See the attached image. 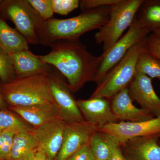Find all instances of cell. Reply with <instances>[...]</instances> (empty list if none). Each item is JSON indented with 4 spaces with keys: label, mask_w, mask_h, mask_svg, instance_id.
Here are the masks:
<instances>
[{
    "label": "cell",
    "mask_w": 160,
    "mask_h": 160,
    "mask_svg": "<svg viewBox=\"0 0 160 160\" xmlns=\"http://www.w3.org/2000/svg\"><path fill=\"white\" fill-rule=\"evenodd\" d=\"M51 50L38 55L45 64L55 68L68 82L73 92L78 91L90 81H94L101 58L90 53L79 41L62 40L52 43Z\"/></svg>",
    "instance_id": "obj_1"
},
{
    "label": "cell",
    "mask_w": 160,
    "mask_h": 160,
    "mask_svg": "<svg viewBox=\"0 0 160 160\" xmlns=\"http://www.w3.org/2000/svg\"><path fill=\"white\" fill-rule=\"evenodd\" d=\"M110 7L82 11L78 15L67 19L52 18L43 21L38 32L40 45L50 46L62 40L76 41L91 30L99 29L109 18Z\"/></svg>",
    "instance_id": "obj_2"
},
{
    "label": "cell",
    "mask_w": 160,
    "mask_h": 160,
    "mask_svg": "<svg viewBox=\"0 0 160 160\" xmlns=\"http://www.w3.org/2000/svg\"><path fill=\"white\" fill-rule=\"evenodd\" d=\"M48 72L17 78L10 82L2 84V93L6 102L10 106L18 107L56 103Z\"/></svg>",
    "instance_id": "obj_3"
},
{
    "label": "cell",
    "mask_w": 160,
    "mask_h": 160,
    "mask_svg": "<svg viewBox=\"0 0 160 160\" xmlns=\"http://www.w3.org/2000/svg\"><path fill=\"white\" fill-rule=\"evenodd\" d=\"M143 0H119L110 7L107 22L96 33L97 44L102 45L103 52L108 50L122 37L134 21Z\"/></svg>",
    "instance_id": "obj_4"
},
{
    "label": "cell",
    "mask_w": 160,
    "mask_h": 160,
    "mask_svg": "<svg viewBox=\"0 0 160 160\" xmlns=\"http://www.w3.org/2000/svg\"><path fill=\"white\" fill-rule=\"evenodd\" d=\"M143 40L132 48L97 84L91 98H104L110 100L121 90L128 88L136 73L138 58L144 52Z\"/></svg>",
    "instance_id": "obj_5"
},
{
    "label": "cell",
    "mask_w": 160,
    "mask_h": 160,
    "mask_svg": "<svg viewBox=\"0 0 160 160\" xmlns=\"http://www.w3.org/2000/svg\"><path fill=\"white\" fill-rule=\"evenodd\" d=\"M0 15L10 20L29 44L40 45L38 32L43 20L28 0H6L0 5Z\"/></svg>",
    "instance_id": "obj_6"
},
{
    "label": "cell",
    "mask_w": 160,
    "mask_h": 160,
    "mask_svg": "<svg viewBox=\"0 0 160 160\" xmlns=\"http://www.w3.org/2000/svg\"><path fill=\"white\" fill-rule=\"evenodd\" d=\"M149 33L150 32L148 30L140 27L134 20L127 32L111 48L103 52L100 56L99 67L93 82L98 84L132 48L142 41Z\"/></svg>",
    "instance_id": "obj_7"
},
{
    "label": "cell",
    "mask_w": 160,
    "mask_h": 160,
    "mask_svg": "<svg viewBox=\"0 0 160 160\" xmlns=\"http://www.w3.org/2000/svg\"><path fill=\"white\" fill-rule=\"evenodd\" d=\"M52 97L59 110L61 117L66 123L85 121L78 106L77 101L72 94L69 85L55 68L51 66L48 72Z\"/></svg>",
    "instance_id": "obj_8"
},
{
    "label": "cell",
    "mask_w": 160,
    "mask_h": 160,
    "mask_svg": "<svg viewBox=\"0 0 160 160\" xmlns=\"http://www.w3.org/2000/svg\"><path fill=\"white\" fill-rule=\"evenodd\" d=\"M98 130L113 135L119 142L120 145L135 138H160V117L142 122L110 123L99 128Z\"/></svg>",
    "instance_id": "obj_9"
},
{
    "label": "cell",
    "mask_w": 160,
    "mask_h": 160,
    "mask_svg": "<svg viewBox=\"0 0 160 160\" xmlns=\"http://www.w3.org/2000/svg\"><path fill=\"white\" fill-rule=\"evenodd\" d=\"M98 127L85 121L66 123L62 144L54 160H68L78 150L88 145Z\"/></svg>",
    "instance_id": "obj_10"
},
{
    "label": "cell",
    "mask_w": 160,
    "mask_h": 160,
    "mask_svg": "<svg viewBox=\"0 0 160 160\" xmlns=\"http://www.w3.org/2000/svg\"><path fill=\"white\" fill-rule=\"evenodd\" d=\"M66 122L61 118L38 127L31 128L38 142V147L49 160H54L62 144Z\"/></svg>",
    "instance_id": "obj_11"
},
{
    "label": "cell",
    "mask_w": 160,
    "mask_h": 160,
    "mask_svg": "<svg viewBox=\"0 0 160 160\" xmlns=\"http://www.w3.org/2000/svg\"><path fill=\"white\" fill-rule=\"evenodd\" d=\"M130 97L154 117H160V98L155 91L152 79L137 72L134 78L128 86Z\"/></svg>",
    "instance_id": "obj_12"
},
{
    "label": "cell",
    "mask_w": 160,
    "mask_h": 160,
    "mask_svg": "<svg viewBox=\"0 0 160 160\" xmlns=\"http://www.w3.org/2000/svg\"><path fill=\"white\" fill-rule=\"evenodd\" d=\"M78 106L84 119L99 128L118 122L111 107L110 100L102 97H90L77 101Z\"/></svg>",
    "instance_id": "obj_13"
},
{
    "label": "cell",
    "mask_w": 160,
    "mask_h": 160,
    "mask_svg": "<svg viewBox=\"0 0 160 160\" xmlns=\"http://www.w3.org/2000/svg\"><path fill=\"white\" fill-rule=\"evenodd\" d=\"M110 101L112 110L118 122H142L155 118L149 112L135 106L128 88L118 92Z\"/></svg>",
    "instance_id": "obj_14"
},
{
    "label": "cell",
    "mask_w": 160,
    "mask_h": 160,
    "mask_svg": "<svg viewBox=\"0 0 160 160\" xmlns=\"http://www.w3.org/2000/svg\"><path fill=\"white\" fill-rule=\"evenodd\" d=\"M159 138L155 137L135 138L122 144L120 148L127 160H160Z\"/></svg>",
    "instance_id": "obj_15"
},
{
    "label": "cell",
    "mask_w": 160,
    "mask_h": 160,
    "mask_svg": "<svg viewBox=\"0 0 160 160\" xmlns=\"http://www.w3.org/2000/svg\"><path fill=\"white\" fill-rule=\"evenodd\" d=\"M17 78L26 77L48 72L51 66L43 63L29 49L8 53Z\"/></svg>",
    "instance_id": "obj_16"
},
{
    "label": "cell",
    "mask_w": 160,
    "mask_h": 160,
    "mask_svg": "<svg viewBox=\"0 0 160 160\" xmlns=\"http://www.w3.org/2000/svg\"><path fill=\"white\" fill-rule=\"evenodd\" d=\"M10 109L33 127H38L52 120L61 118L56 103L23 107L10 106Z\"/></svg>",
    "instance_id": "obj_17"
},
{
    "label": "cell",
    "mask_w": 160,
    "mask_h": 160,
    "mask_svg": "<svg viewBox=\"0 0 160 160\" xmlns=\"http://www.w3.org/2000/svg\"><path fill=\"white\" fill-rule=\"evenodd\" d=\"M120 145L113 135L99 130L92 137L89 143L95 160H111Z\"/></svg>",
    "instance_id": "obj_18"
},
{
    "label": "cell",
    "mask_w": 160,
    "mask_h": 160,
    "mask_svg": "<svg viewBox=\"0 0 160 160\" xmlns=\"http://www.w3.org/2000/svg\"><path fill=\"white\" fill-rule=\"evenodd\" d=\"M134 21L150 33L160 29V0H143Z\"/></svg>",
    "instance_id": "obj_19"
},
{
    "label": "cell",
    "mask_w": 160,
    "mask_h": 160,
    "mask_svg": "<svg viewBox=\"0 0 160 160\" xmlns=\"http://www.w3.org/2000/svg\"><path fill=\"white\" fill-rule=\"evenodd\" d=\"M29 43L16 29L8 25L0 15V47L9 52L29 49Z\"/></svg>",
    "instance_id": "obj_20"
},
{
    "label": "cell",
    "mask_w": 160,
    "mask_h": 160,
    "mask_svg": "<svg viewBox=\"0 0 160 160\" xmlns=\"http://www.w3.org/2000/svg\"><path fill=\"white\" fill-rule=\"evenodd\" d=\"M38 147V142L31 128L22 130L15 135L8 160H20Z\"/></svg>",
    "instance_id": "obj_21"
},
{
    "label": "cell",
    "mask_w": 160,
    "mask_h": 160,
    "mask_svg": "<svg viewBox=\"0 0 160 160\" xmlns=\"http://www.w3.org/2000/svg\"><path fill=\"white\" fill-rule=\"evenodd\" d=\"M137 72L144 73L151 78L158 79L160 81V60L143 52L140 54L136 66Z\"/></svg>",
    "instance_id": "obj_22"
},
{
    "label": "cell",
    "mask_w": 160,
    "mask_h": 160,
    "mask_svg": "<svg viewBox=\"0 0 160 160\" xmlns=\"http://www.w3.org/2000/svg\"><path fill=\"white\" fill-rule=\"evenodd\" d=\"M25 129H27L12 128L0 132V160L9 159L15 135L17 132Z\"/></svg>",
    "instance_id": "obj_23"
},
{
    "label": "cell",
    "mask_w": 160,
    "mask_h": 160,
    "mask_svg": "<svg viewBox=\"0 0 160 160\" xmlns=\"http://www.w3.org/2000/svg\"><path fill=\"white\" fill-rule=\"evenodd\" d=\"M17 76L8 52L0 47V79L3 84L15 79Z\"/></svg>",
    "instance_id": "obj_24"
},
{
    "label": "cell",
    "mask_w": 160,
    "mask_h": 160,
    "mask_svg": "<svg viewBox=\"0 0 160 160\" xmlns=\"http://www.w3.org/2000/svg\"><path fill=\"white\" fill-rule=\"evenodd\" d=\"M12 128L22 129L30 128L15 115L8 111L0 110V132Z\"/></svg>",
    "instance_id": "obj_25"
},
{
    "label": "cell",
    "mask_w": 160,
    "mask_h": 160,
    "mask_svg": "<svg viewBox=\"0 0 160 160\" xmlns=\"http://www.w3.org/2000/svg\"><path fill=\"white\" fill-rule=\"evenodd\" d=\"M29 4L44 21L52 18V0H28Z\"/></svg>",
    "instance_id": "obj_26"
},
{
    "label": "cell",
    "mask_w": 160,
    "mask_h": 160,
    "mask_svg": "<svg viewBox=\"0 0 160 160\" xmlns=\"http://www.w3.org/2000/svg\"><path fill=\"white\" fill-rule=\"evenodd\" d=\"M144 52L160 60V34L151 32L143 40Z\"/></svg>",
    "instance_id": "obj_27"
},
{
    "label": "cell",
    "mask_w": 160,
    "mask_h": 160,
    "mask_svg": "<svg viewBox=\"0 0 160 160\" xmlns=\"http://www.w3.org/2000/svg\"><path fill=\"white\" fill-rule=\"evenodd\" d=\"M78 0H52L54 13L67 15L79 6Z\"/></svg>",
    "instance_id": "obj_28"
},
{
    "label": "cell",
    "mask_w": 160,
    "mask_h": 160,
    "mask_svg": "<svg viewBox=\"0 0 160 160\" xmlns=\"http://www.w3.org/2000/svg\"><path fill=\"white\" fill-rule=\"evenodd\" d=\"M119 0H82L79 6L82 12L101 7H111Z\"/></svg>",
    "instance_id": "obj_29"
},
{
    "label": "cell",
    "mask_w": 160,
    "mask_h": 160,
    "mask_svg": "<svg viewBox=\"0 0 160 160\" xmlns=\"http://www.w3.org/2000/svg\"><path fill=\"white\" fill-rule=\"evenodd\" d=\"M68 160H95L89 144L72 156Z\"/></svg>",
    "instance_id": "obj_30"
},
{
    "label": "cell",
    "mask_w": 160,
    "mask_h": 160,
    "mask_svg": "<svg viewBox=\"0 0 160 160\" xmlns=\"http://www.w3.org/2000/svg\"><path fill=\"white\" fill-rule=\"evenodd\" d=\"M20 160H49L42 150L36 148Z\"/></svg>",
    "instance_id": "obj_31"
},
{
    "label": "cell",
    "mask_w": 160,
    "mask_h": 160,
    "mask_svg": "<svg viewBox=\"0 0 160 160\" xmlns=\"http://www.w3.org/2000/svg\"><path fill=\"white\" fill-rule=\"evenodd\" d=\"M111 160H127L123 155L120 146L115 151Z\"/></svg>",
    "instance_id": "obj_32"
},
{
    "label": "cell",
    "mask_w": 160,
    "mask_h": 160,
    "mask_svg": "<svg viewBox=\"0 0 160 160\" xmlns=\"http://www.w3.org/2000/svg\"><path fill=\"white\" fill-rule=\"evenodd\" d=\"M6 106V102L3 98L2 91V85L0 84V109H5Z\"/></svg>",
    "instance_id": "obj_33"
},
{
    "label": "cell",
    "mask_w": 160,
    "mask_h": 160,
    "mask_svg": "<svg viewBox=\"0 0 160 160\" xmlns=\"http://www.w3.org/2000/svg\"><path fill=\"white\" fill-rule=\"evenodd\" d=\"M153 32H155V33H158V34H160V29H158V30H156V31H155Z\"/></svg>",
    "instance_id": "obj_34"
},
{
    "label": "cell",
    "mask_w": 160,
    "mask_h": 160,
    "mask_svg": "<svg viewBox=\"0 0 160 160\" xmlns=\"http://www.w3.org/2000/svg\"><path fill=\"white\" fill-rule=\"evenodd\" d=\"M2 2V1H1V0H0V5H1V3Z\"/></svg>",
    "instance_id": "obj_35"
},
{
    "label": "cell",
    "mask_w": 160,
    "mask_h": 160,
    "mask_svg": "<svg viewBox=\"0 0 160 160\" xmlns=\"http://www.w3.org/2000/svg\"><path fill=\"white\" fill-rule=\"evenodd\" d=\"M158 143H159V145L160 146V140H159V141Z\"/></svg>",
    "instance_id": "obj_36"
}]
</instances>
